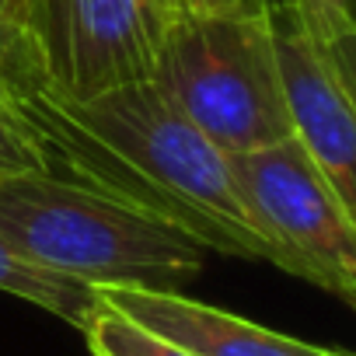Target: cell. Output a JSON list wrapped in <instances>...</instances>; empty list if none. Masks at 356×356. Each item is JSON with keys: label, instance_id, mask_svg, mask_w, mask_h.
I'll return each mask as SVG.
<instances>
[{"label": "cell", "instance_id": "cell-13", "mask_svg": "<svg viewBox=\"0 0 356 356\" xmlns=\"http://www.w3.org/2000/svg\"><path fill=\"white\" fill-rule=\"evenodd\" d=\"M186 11H210V15H227V11H241L248 0H182Z\"/></svg>", "mask_w": 356, "mask_h": 356}, {"label": "cell", "instance_id": "cell-3", "mask_svg": "<svg viewBox=\"0 0 356 356\" xmlns=\"http://www.w3.org/2000/svg\"><path fill=\"white\" fill-rule=\"evenodd\" d=\"M154 84L227 157L293 140L255 0L227 15L182 11L157 56Z\"/></svg>", "mask_w": 356, "mask_h": 356}, {"label": "cell", "instance_id": "cell-12", "mask_svg": "<svg viewBox=\"0 0 356 356\" xmlns=\"http://www.w3.org/2000/svg\"><path fill=\"white\" fill-rule=\"evenodd\" d=\"M15 11L18 0H0V67L15 53Z\"/></svg>", "mask_w": 356, "mask_h": 356}, {"label": "cell", "instance_id": "cell-10", "mask_svg": "<svg viewBox=\"0 0 356 356\" xmlns=\"http://www.w3.org/2000/svg\"><path fill=\"white\" fill-rule=\"evenodd\" d=\"M29 171H49V161L35 133L29 129V122L15 112V105L0 88V178L29 175Z\"/></svg>", "mask_w": 356, "mask_h": 356}, {"label": "cell", "instance_id": "cell-9", "mask_svg": "<svg viewBox=\"0 0 356 356\" xmlns=\"http://www.w3.org/2000/svg\"><path fill=\"white\" fill-rule=\"evenodd\" d=\"M81 335H84L91 356H193L189 349L136 325L133 318H126L122 311L105 304L102 297H98V307L91 311V318L84 321Z\"/></svg>", "mask_w": 356, "mask_h": 356}, {"label": "cell", "instance_id": "cell-8", "mask_svg": "<svg viewBox=\"0 0 356 356\" xmlns=\"http://www.w3.org/2000/svg\"><path fill=\"white\" fill-rule=\"evenodd\" d=\"M0 290L56 314L60 321H67L74 328H84V321L98 307L95 286L60 276V273H49V269L22 259L4 238H0Z\"/></svg>", "mask_w": 356, "mask_h": 356}, {"label": "cell", "instance_id": "cell-2", "mask_svg": "<svg viewBox=\"0 0 356 356\" xmlns=\"http://www.w3.org/2000/svg\"><path fill=\"white\" fill-rule=\"evenodd\" d=\"M0 238L22 259L95 290L182 293L207 262L189 234L56 171L0 178Z\"/></svg>", "mask_w": 356, "mask_h": 356}, {"label": "cell", "instance_id": "cell-1", "mask_svg": "<svg viewBox=\"0 0 356 356\" xmlns=\"http://www.w3.org/2000/svg\"><path fill=\"white\" fill-rule=\"evenodd\" d=\"M0 88L35 133L49 171L189 234L207 252L286 273L280 245L238 186L231 157L154 81L70 102L0 67Z\"/></svg>", "mask_w": 356, "mask_h": 356}, {"label": "cell", "instance_id": "cell-14", "mask_svg": "<svg viewBox=\"0 0 356 356\" xmlns=\"http://www.w3.org/2000/svg\"><path fill=\"white\" fill-rule=\"evenodd\" d=\"M325 4H332V8H342V11H353V15H356V0H325Z\"/></svg>", "mask_w": 356, "mask_h": 356}, {"label": "cell", "instance_id": "cell-6", "mask_svg": "<svg viewBox=\"0 0 356 356\" xmlns=\"http://www.w3.org/2000/svg\"><path fill=\"white\" fill-rule=\"evenodd\" d=\"M280 74L293 140L356 217V102L332 60L318 0H255Z\"/></svg>", "mask_w": 356, "mask_h": 356}, {"label": "cell", "instance_id": "cell-7", "mask_svg": "<svg viewBox=\"0 0 356 356\" xmlns=\"http://www.w3.org/2000/svg\"><path fill=\"white\" fill-rule=\"evenodd\" d=\"M105 304L193 356H346L171 290H98Z\"/></svg>", "mask_w": 356, "mask_h": 356}, {"label": "cell", "instance_id": "cell-15", "mask_svg": "<svg viewBox=\"0 0 356 356\" xmlns=\"http://www.w3.org/2000/svg\"><path fill=\"white\" fill-rule=\"evenodd\" d=\"M346 356H356V353H346Z\"/></svg>", "mask_w": 356, "mask_h": 356}, {"label": "cell", "instance_id": "cell-11", "mask_svg": "<svg viewBox=\"0 0 356 356\" xmlns=\"http://www.w3.org/2000/svg\"><path fill=\"white\" fill-rule=\"evenodd\" d=\"M318 11H321V29H325L332 60H335V67H339V74L356 102V15L332 8L325 0H318Z\"/></svg>", "mask_w": 356, "mask_h": 356}, {"label": "cell", "instance_id": "cell-4", "mask_svg": "<svg viewBox=\"0 0 356 356\" xmlns=\"http://www.w3.org/2000/svg\"><path fill=\"white\" fill-rule=\"evenodd\" d=\"M182 0H18L8 70L81 102L154 81Z\"/></svg>", "mask_w": 356, "mask_h": 356}, {"label": "cell", "instance_id": "cell-5", "mask_svg": "<svg viewBox=\"0 0 356 356\" xmlns=\"http://www.w3.org/2000/svg\"><path fill=\"white\" fill-rule=\"evenodd\" d=\"M234 178L286 273L356 311V217L297 140L231 154Z\"/></svg>", "mask_w": 356, "mask_h": 356}]
</instances>
